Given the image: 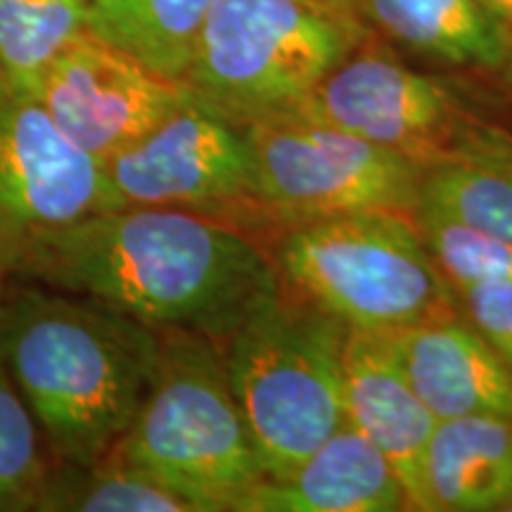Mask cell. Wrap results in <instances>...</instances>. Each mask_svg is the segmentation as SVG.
<instances>
[{"mask_svg":"<svg viewBox=\"0 0 512 512\" xmlns=\"http://www.w3.org/2000/svg\"><path fill=\"white\" fill-rule=\"evenodd\" d=\"M8 275L81 294L150 325L228 342L280 287L266 249L219 219L169 207L107 209L0 242Z\"/></svg>","mask_w":512,"mask_h":512,"instance_id":"cell-1","label":"cell"},{"mask_svg":"<svg viewBox=\"0 0 512 512\" xmlns=\"http://www.w3.org/2000/svg\"><path fill=\"white\" fill-rule=\"evenodd\" d=\"M159 332L91 297L10 278L0 363L55 463L105 458L150 392Z\"/></svg>","mask_w":512,"mask_h":512,"instance_id":"cell-2","label":"cell"},{"mask_svg":"<svg viewBox=\"0 0 512 512\" xmlns=\"http://www.w3.org/2000/svg\"><path fill=\"white\" fill-rule=\"evenodd\" d=\"M110 453L195 512H238L266 479L221 347L188 330L159 332L150 392Z\"/></svg>","mask_w":512,"mask_h":512,"instance_id":"cell-3","label":"cell"},{"mask_svg":"<svg viewBox=\"0 0 512 512\" xmlns=\"http://www.w3.org/2000/svg\"><path fill=\"white\" fill-rule=\"evenodd\" d=\"M259 245L280 285L349 330L389 332L458 309L411 214L316 216L273 228Z\"/></svg>","mask_w":512,"mask_h":512,"instance_id":"cell-4","label":"cell"},{"mask_svg":"<svg viewBox=\"0 0 512 512\" xmlns=\"http://www.w3.org/2000/svg\"><path fill=\"white\" fill-rule=\"evenodd\" d=\"M347 335L342 320L280 285L221 347L266 479L290 477L347 422Z\"/></svg>","mask_w":512,"mask_h":512,"instance_id":"cell-5","label":"cell"},{"mask_svg":"<svg viewBox=\"0 0 512 512\" xmlns=\"http://www.w3.org/2000/svg\"><path fill=\"white\" fill-rule=\"evenodd\" d=\"M366 38L361 17L309 0H214L183 83L235 124L280 121Z\"/></svg>","mask_w":512,"mask_h":512,"instance_id":"cell-6","label":"cell"},{"mask_svg":"<svg viewBox=\"0 0 512 512\" xmlns=\"http://www.w3.org/2000/svg\"><path fill=\"white\" fill-rule=\"evenodd\" d=\"M256 157L261 242L273 228L349 211L415 214L425 166L339 128L283 119L247 126Z\"/></svg>","mask_w":512,"mask_h":512,"instance_id":"cell-7","label":"cell"},{"mask_svg":"<svg viewBox=\"0 0 512 512\" xmlns=\"http://www.w3.org/2000/svg\"><path fill=\"white\" fill-rule=\"evenodd\" d=\"M119 207H169L219 219L256 240V157L247 126L190 91L150 133L105 162Z\"/></svg>","mask_w":512,"mask_h":512,"instance_id":"cell-8","label":"cell"},{"mask_svg":"<svg viewBox=\"0 0 512 512\" xmlns=\"http://www.w3.org/2000/svg\"><path fill=\"white\" fill-rule=\"evenodd\" d=\"M287 119L354 133L425 169L456 152L484 124L472 117L451 81L406 67L366 43L337 64Z\"/></svg>","mask_w":512,"mask_h":512,"instance_id":"cell-9","label":"cell"},{"mask_svg":"<svg viewBox=\"0 0 512 512\" xmlns=\"http://www.w3.org/2000/svg\"><path fill=\"white\" fill-rule=\"evenodd\" d=\"M190 95L91 31L50 64L36 100L76 145L102 162L150 133Z\"/></svg>","mask_w":512,"mask_h":512,"instance_id":"cell-10","label":"cell"},{"mask_svg":"<svg viewBox=\"0 0 512 512\" xmlns=\"http://www.w3.org/2000/svg\"><path fill=\"white\" fill-rule=\"evenodd\" d=\"M121 209L105 162L64 136L34 98L0 105V242Z\"/></svg>","mask_w":512,"mask_h":512,"instance_id":"cell-11","label":"cell"},{"mask_svg":"<svg viewBox=\"0 0 512 512\" xmlns=\"http://www.w3.org/2000/svg\"><path fill=\"white\" fill-rule=\"evenodd\" d=\"M387 335L437 422L482 413L512 415V366L458 309Z\"/></svg>","mask_w":512,"mask_h":512,"instance_id":"cell-12","label":"cell"},{"mask_svg":"<svg viewBox=\"0 0 512 512\" xmlns=\"http://www.w3.org/2000/svg\"><path fill=\"white\" fill-rule=\"evenodd\" d=\"M342 389L347 420L380 448L399 475L411 510H420L422 460L437 418L413 389L387 332L349 330Z\"/></svg>","mask_w":512,"mask_h":512,"instance_id":"cell-13","label":"cell"},{"mask_svg":"<svg viewBox=\"0 0 512 512\" xmlns=\"http://www.w3.org/2000/svg\"><path fill=\"white\" fill-rule=\"evenodd\" d=\"M411 510L399 475L373 441L347 420L290 477L264 479L238 512Z\"/></svg>","mask_w":512,"mask_h":512,"instance_id":"cell-14","label":"cell"},{"mask_svg":"<svg viewBox=\"0 0 512 512\" xmlns=\"http://www.w3.org/2000/svg\"><path fill=\"white\" fill-rule=\"evenodd\" d=\"M512 510V415L439 420L420 475V512Z\"/></svg>","mask_w":512,"mask_h":512,"instance_id":"cell-15","label":"cell"},{"mask_svg":"<svg viewBox=\"0 0 512 512\" xmlns=\"http://www.w3.org/2000/svg\"><path fill=\"white\" fill-rule=\"evenodd\" d=\"M356 10L427 60L498 72L508 55L510 17L489 0H356Z\"/></svg>","mask_w":512,"mask_h":512,"instance_id":"cell-16","label":"cell"},{"mask_svg":"<svg viewBox=\"0 0 512 512\" xmlns=\"http://www.w3.org/2000/svg\"><path fill=\"white\" fill-rule=\"evenodd\" d=\"M420 200L512 245V136L479 124L456 152L425 171Z\"/></svg>","mask_w":512,"mask_h":512,"instance_id":"cell-17","label":"cell"},{"mask_svg":"<svg viewBox=\"0 0 512 512\" xmlns=\"http://www.w3.org/2000/svg\"><path fill=\"white\" fill-rule=\"evenodd\" d=\"M214 0H88V31L169 81H183Z\"/></svg>","mask_w":512,"mask_h":512,"instance_id":"cell-18","label":"cell"},{"mask_svg":"<svg viewBox=\"0 0 512 512\" xmlns=\"http://www.w3.org/2000/svg\"><path fill=\"white\" fill-rule=\"evenodd\" d=\"M88 31V0H0V72L10 93L34 98L48 67Z\"/></svg>","mask_w":512,"mask_h":512,"instance_id":"cell-19","label":"cell"},{"mask_svg":"<svg viewBox=\"0 0 512 512\" xmlns=\"http://www.w3.org/2000/svg\"><path fill=\"white\" fill-rule=\"evenodd\" d=\"M36 512H195L138 467L107 453L91 465L53 463Z\"/></svg>","mask_w":512,"mask_h":512,"instance_id":"cell-20","label":"cell"},{"mask_svg":"<svg viewBox=\"0 0 512 512\" xmlns=\"http://www.w3.org/2000/svg\"><path fill=\"white\" fill-rule=\"evenodd\" d=\"M413 219L434 266L453 292L472 285L512 283L510 242L425 200H420Z\"/></svg>","mask_w":512,"mask_h":512,"instance_id":"cell-21","label":"cell"},{"mask_svg":"<svg viewBox=\"0 0 512 512\" xmlns=\"http://www.w3.org/2000/svg\"><path fill=\"white\" fill-rule=\"evenodd\" d=\"M53 463L41 427L0 363V512H36Z\"/></svg>","mask_w":512,"mask_h":512,"instance_id":"cell-22","label":"cell"},{"mask_svg":"<svg viewBox=\"0 0 512 512\" xmlns=\"http://www.w3.org/2000/svg\"><path fill=\"white\" fill-rule=\"evenodd\" d=\"M458 311L512 366V283H486L456 292Z\"/></svg>","mask_w":512,"mask_h":512,"instance_id":"cell-23","label":"cell"},{"mask_svg":"<svg viewBox=\"0 0 512 512\" xmlns=\"http://www.w3.org/2000/svg\"><path fill=\"white\" fill-rule=\"evenodd\" d=\"M309 3L323 5V8H332V10H339V12H351V15H358L356 0H309ZM358 17H361V15H358Z\"/></svg>","mask_w":512,"mask_h":512,"instance_id":"cell-24","label":"cell"},{"mask_svg":"<svg viewBox=\"0 0 512 512\" xmlns=\"http://www.w3.org/2000/svg\"><path fill=\"white\" fill-rule=\"evenodd\" d=\"M498 72L503 74L505 86H508V91L512 93V38H510V46H508V55H505V60H503L501 69H498Z\"/></svg>","mask_w":512,"mask_h":512,"instance_id":"cell-25","label":"cell"},{"mask_svg":"<svg viewBox=\"0 0 512 512\" xmlns=\"http://www.w3.org/2000/svg\"><path fill=\"white\" fill-rule=\"evenodd\" d=\"M8 280H10L8 266H5L3 252H0V302H3V292H5V285H8Z\"/></svg>","mask_w":512,"mask_h":512,"instance_id":"cell-26","label":"cell"},{"mask_svg":"<svg viewBox=\"0 0 512 512\" xmlns=\"http://www.w3.org/2000/svg\"><path fill=\"white\" fill-rule=\"evenodd\" d=\"M489 3H494L496 8L503 12V15L512 17V0H489Z\"/></svg>","mask_w":512,"mask_h":512,"instance_id":"cell-27","label":"cell"},{"mask_svg":"<svg viewBox=\"0 0 512 512\" xmlns=\"http://www.w3.org/2000/svg\"><path fill=\"white\" fill-rule=\"evenodd\" d=\"M10 88H8V83H5V79H3V72H0V105H3L5 100L10 98Z\"/></svg>","mask_w":512,"mask_h":512,"instance_id":"cell-28","label":"cell"}]
</instances>
